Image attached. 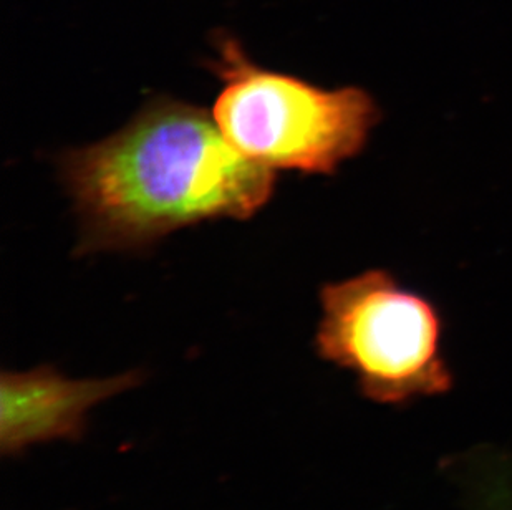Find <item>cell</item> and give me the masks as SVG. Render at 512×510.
Instances as JSON below:
<instances>
[{"label": "cell", "instance_id": "obj_1", "mask_svg": "<svg viewBox=\"0 0 512 510\" xmlns=\"http://www.w3.org/2000/svg\"><path fill=\"white\" fill-rule=\"evenodd\" d=\"M58 174L80 217V255L141 251L199 222L249 219L276 186V171L236 150L213 113L165 95L105 140L65 151Z\"/></svg>", "mask_w": 512, "mask_h": 510}, {"label": "cell", "instance_id": "obj_2", "mask_svg": "<svg viewBox=\"0 0 512 510\" xmlns=\"http://www.w3.org/2000/svg\"><path fill=\"white\" fill-rule=\"evenodd\" d=\"M213 42L216 58L208 68L223 82L213 118L244 156L274 171L330 176L367 148L383 118L367 90H325L272 72L257 65L241 40L224 30L214 32Z\"/></svg>", "mask_w": 512, "mask_h": 510}, {"label": "cell", "instance_id": "obj_3", "mask_svg": "<svg viewBox=\"0 0 512 510\" xmlns=\"http://www.w3.org/2000/svg\"><path fill=\"white\" fill-rule=\"evenodd\" d=\"M314 347L320 360L355 376L367 400L385 406L445 395L455 385L443 357L445 322L430 299L370 269L320 289Z\"/></svg>", "mask_w": 512, "mask_h": 510}, {"label": "cell", "instance_id": "obj_4", "mask_svg": "<svg viewBox=\"0 0 512 510\" xmlns=\"http://www.w3.org/2000/svg\"><path fill=\"white\" fill-rule=\"evenodd\" d=\"M143 370L72 378L52 365L0 375V456L19 459L49 444L80 443L95 409L140 388Z\"/></svg>", "mask_w": 512, "mask_h": 510}]
</instances>
